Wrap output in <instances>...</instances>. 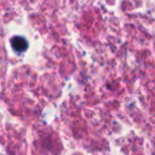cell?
Returning a JSON list of instances; mask_svg holds the SVG:
<instances>
[{"mask_svg":"<svg viewBox=\"0 0 155 155\" xmlns=\"http://www.w3.org/2000/svg\"><path fill=\"white\" fill-rule=\"evenodd\" d=\"M11 46L16 52L22 53L28 49V41L22 36H14L11 39Z\"/></svg>","mask_w":155,"mask_h":155,"instance_id":"1","label":"cell"}]
</instances>
